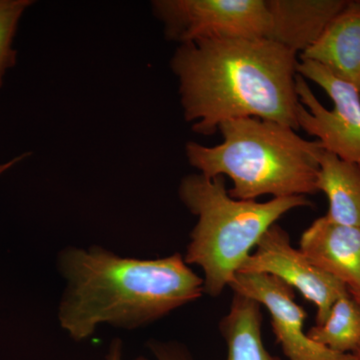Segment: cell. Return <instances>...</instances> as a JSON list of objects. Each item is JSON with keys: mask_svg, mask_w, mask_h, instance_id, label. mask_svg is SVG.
<instances>
[{"mask_svg": "<svg viewBox=\"0 0 360 360\" xmlns=\"http://www.w3.org/2000/svg\"><path fill=\"white\" fill-rule=\"evenodd\" d=\"M68 288L59 307L61 328L77 341L101 324L148 326L205 293L203 278L179 253L158 259L122 257L94 246L70 248L59 257Z\"/></svg>", "mask_w": 360, "mask_h": 360, "instance_id": "obj_2", "label": "cell"}, {"mask_svg": "<svg viewBox=\"0 0 360 360\" xmlns=\"http://www.w3.org/2000/svg\"><path fill=\"white\" fill-rule=\"evenodd\" d=\"M224 141L215 146L186 144L191 167L207 177L227 176L234 200H257L311 195L319 193V141H305L296 130L259 118H236L221 123Z\"/></svg>", "mask_w": 360, "mask_h": 360, "instance_id": "obj_3", "label": "cell"}, {"mask_svg": "<svg viewBox=\"0 0 360 360\" xmlns=\"http://www.w3.org/2000/svg\"><path fill=\"white\" fill-rule=\"evenodd\" d=\"M32 4V0H0V87L7 71L16 65L14 37L21 16Z\"/></svg>", "mask_w": 360, "mask_h": 360, "instance_id": "obj_15", "label": "cell"}, {"mask_svg": "<svg viewBox=\"0 0 360 360\" xmlns=\"http://www.w3.org/2000/svg\"><path fill=\"white\" fill-rule=\"evenodd\" d=\"M298 127L323 148L360 165V90L310 60L298 61Z\"/></svg>", "mask_w": 360, "mask_h": 360, "instance_id": "obj_5", "label": "cell"}, {"mask_svg": "<svg viewBox=\"0 0 360 360\" xmlns=\"http://www.w3.org/2000/svg\"><path fill=\"white\" fill-rule=\"evenodd\" d=\"M262 307L255 300L234 293L229 311L219 323L227 347L225 360H281L269 354L262 341Z\"/></svg>", "mask_w": 360, "mask_h": 360, "instance_id": "obj_13", "label": "cell"}, {"mask_svg": "<svg viewBox=\"0 0 360 360\" xmlns=\"http://www.w3.org/2000/svg\"><path fill=\"white\" fill-rule=\"evenodd\" d=\"M300 60L319 63L360 90V0H348Z\"/></svg>", "mask_w": 360, "mask_h": 360, "instance_id": "obj_10", "label": "cell"}, {"mask_svg": "<svg viewBox=\"0 0 360 360\" xmlns=\"http://www.w3.org/2000/svg\"><path fill=\"white\" fill-rule=\"evenodd\" d=\"M317 191L326 194L331 221L360 229V165L322 148L317 155Z\"/></svg>", "mask_w": 360, "mask_h": 360, "instance_id": "obj_12", "label": "cell"}, {"mask_svg": "<svg viewBox=\"0 0 360 360\" xmlns=\"http://www.w3.org/2000/svg\"><path fill=\"white\" fill-rule=\"evenodd\" d=\"M296 53L266 39L224 37L179 44L170 66L195 134L253 117L298 130Z\"/></svg>", "mask_w": 360, "mask_h": 360, "instance_id": "obj_1", "label": "cell"}, {"mask_svg": "<svg viewBox=\"0 0 360 360\" xmlns=\"http://www.w3.org/2000/svg\"><path fill=\"white\" fill-rule=\"evenodd\" d=\"M148 347L158 360H193L188 350L177 342L150 341ZM106 360H123L122 340H115L111 342ZM134 360L148 359L146 357H139Z\"/></svg>", "mask_w": 360, "mask_h": 360, "instance_id": "obj_16", "label": "cell"}, {"mask_svg": "<svg viewBox=\"0 0 360 360\" xmlns=\"http://www.w3.org/2000/svg\"><path fill=\"white\" fill-rule=\"evenodd\" d=\"M300 250L310 262L360 297V229L319 217L303 232Z\"/></svg>", "mask_w": 360, "mask_h": 360, "instance_id": "obj_9", "label": "cell"}, {"mask_svg": "<svg viewBox=\"0 0 360 360\" xmlns=\"http://www.w3.org/2000/svg\"><path fill=\"white\" fill-rule=\"evenodd\" d=\"M355 300H357V302H359V304H360V297H354ZM352 360H360V345H359V347L357 348V350L356 352H354V354H352Z\"/></svg>", "mask_w": 360, "mask_h": 360, "instance_id": "obj_18", "label": "cell"}, {"mask_svg": "<svg viewBox=\"0 0 360 360\" xmlns=\"http://www.w3.org/2000/svg\"><path fill=\"white\" fill-rule=\"evenodd\" d=\"M271 13L269 40L302 53L347 6L348 0H267Z\"/></svg>", "mask_w": 360, "mask_h": 360, "instance_id": "obj_11", "label": "cell"}, {"mask_svg": "<svg viewBox=\"0 0 360 360\" xmlns=\"http://www.w3.org/2000/svg\"><path fill=\"white\" fill-rule=\"evenodd\" d=\"M28 155H30V153H23V155L15 156V158L7 161V162L1 163V165H0V176L6 174L7 170L13 168L14 165H18V163H20V161H22L25 158H28Z\"/></svg>", "mask_w": 360, "mask_h": 360, "instance_id": "obj_17", "label": "cell"}, {"mask_svg": "<svg viewBox=\"0 0 360 360\" xmlns=\"http://www.w3.org/2000/svg\"><path fill=\"white\" fill-rule=\"evenodd\" d=\"M310 340L342 354H352L360 345V304L348 292L331 307L328 319L307 331Z\"/></svg>", "mask_w": 360, "mask_h": 360, "instance_id": "obj_14", "label": "cell"}, {"mask_svg": "<svg viewBox=\"0 0 360 360\" xmlns=\"http://www.w3.org/2000/svg\"><path fill=\"white\" fill-rule=\"evenodd\" d=\"M229 288L267 309L276 342L290 360H352L310 340L304 331L307 314L295 302V291L274 276L238 271Z\"/></svg>", "mask_w": 360, "mask_h": 360, "instance_id": "obj_8", "label": "cell"}, {"mask_svg": "<svg viewBox=\"0 0 360 360\" xmlns=\"http://www.w3.org/2000/svg\"><path fill=\"white\" fill-rule=\"evenodd\" d=\"M180 200L198 217L184 260L202 269L203 290L217 297L229 286L251 250L290 210L311 206L303 195L266 202L232 198L224 176L189 174L180 182Z\"/></svg>", "mask_w": 360, "mask_h": 360, "instance_id": "obj_4", "label": "cell"}, {"mask_svg": "<svg viewBox=\"0 0 360 360\" xmlns=\"http://www.w3.org/2000/svg\"><path fill=\"white\" fill-rule=\"evenodd\" d=\"M238 271L270 274L302 293L316 307V324L323 323L333 304L349 292L345 284L293 248L290 234L281 225H272Z\"/></svg>", "mask_w": 360, "mask_h": 360, "instance_id": "obj_7", "label": "cell"}, {"mask_svg": "<svg viewBox=\"0 0 360 360\" xmlns=\"http://www.w3.org/2000/svg\"><path fill=\"white\" fill-rule=\"evenodd\" d=\"M151 7L165 37L179 44L224 37L269 39L271 33L267 0H155Z\"/></svg>", "mask_w": 360, "mask_h": 360, "instance_id": "obj_6", "label": "cell"}]
</instances>
